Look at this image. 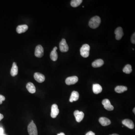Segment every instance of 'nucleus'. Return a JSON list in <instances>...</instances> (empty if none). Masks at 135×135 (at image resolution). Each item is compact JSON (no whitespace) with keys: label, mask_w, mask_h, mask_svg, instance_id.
I'll use <instances>...</instances> for the list:
<instances>
[{"label":"nucleus","mask_w":135,"mask_h":135,"mask_svg":"<svg viewBox=\"0 0 135 135\" xmlns=\"http://www.w3.org/2000/svg\"><path fill=\"white\" fill-rule=\"evenodd\" d=\"M101 22V20L100 17L95 16L93 17L90 20L89 25L91 28L95 29L99 27Z\"/></svg>","instance_id":"obj_1"},{"label":"nucleus","mask_w":135,"mask_h":135,"mask_svg":"<svg viewBox=\"0 0 135 135\" xmlns=\"http://www.w3.org/2000/svg\"><path fill=\"white\" fill-rule=\"evenodd\" d=\"M90 50V46L88 44H84L80 50L81 55L83 57H88L89 56Z\"/></svg>","instance_id":"obj_2"},{"label":"nucleus","mask_w":135,"mask_h":135,"mask_svg":"<svg viewBox=\"0 0 135 135\" xmlns=\"http://www.w3.org/2000/svg\"><path fill=\"white\" fill-rule=\"evenodd\" d=\"M28 130L29 135H38L37 127L33 120L29 124Z\"/></svg>","instance_id":"obj_3"},{"label":"nucleus","mask_w":135,"mask_h":135,"mask_svg":"<svg viewBox=\"0 0 135 135\" xmlns=\"http://www.w3.org/2000/svg\"><path fill=\"white\" fill-rule=\"evenodd\" d=\"M60 50L62 52H66L68 51L69 47L66 40L62 39L59 44Z\"/></svg>","instance_id":"obj_4"},{"label":"nucleus","mask_w":135,"mask_h":135,"mask_svg":"<svg viewBox=\"0 0 135 135\" xmlns=\"http://www.w3.org/2000/svg\"><path fill=\"white\" fill-rule=\"evenodd\" d=\"M35 55L38 57H41L44 55V48L42 45H39L36 47Z\"/></svg>","instance_id":"obj_5"},{"label":"nucleus","mask_w":135,"mask_h":135,"mask_svg":"<svg viewBox=\"0 0 135 135\" xmlns=\"http://www.w3.org/2000/svg\"><path fill=\"white\" fill-rule=\"evenodd\" d=\"M102 104L104 108L108 111H112L114 109V107L112 105L110 101L108 99H105L102 101Z\"/></svg>","instance_id":"obj_6"},{"label":"nucleus","mask_w":135,"mask_h":135,"mask_svg":"<svg viewBox=\"0 0 135 135\" xmlns=\"http://www.w3.org/2000/svg\"><path fill=\"white\" fill-rule=\"evenodd\" d=\"M58 106L56 104H53L52 105L51 108V116L52 118H55L58 115L59 113Z\"/></svg>","instance_id":"obj_7"},{"label":"nucleus","mask_w":135,"mask_h":135,"mask_svg":"<svg viewBox=\"0 0 135 135\" xmlns=\"http://www.w3.org/2000/svg\"><path fill=\"white\" fill-rule=\"evenodd\" d=\"M78 77H77L74 76L69 77H68L65 80V83L66 84L68 85H72L75 84L77 83L78 81Z\"/></svg>","instance_id":"obj_8"},{"label":"nucleus","mask_w":135,"mask_h":135,"mask_svg":"<svg viewBox=\"0 0 135 135\" xmlns=\"http://www.w3.org/2000/svg\"><path fill=\"white\" fill-rule=\"evenodd\" d=\"M74 114L76 120L78 122H80L81 121H82L84 117V114L83 112H80L77 110L74 112Z\"/></svg>","instance_id":"obj_9"},{"label":"nucleus","mask_w":135,"mask_h":135,"mask_svg":"<svg viewBox=\"0 0 135 135\" xmlns=\"http://www.w3.org/2000/svg\"><path fill=\"white\" fill-rule=\"evenodd\" d=\"M116 35V39L117 40H120L124 35L122 28L121 27H118L117 28L115 32Z\"/></svg>","instance_id":"obj_10"},{"label":"nucleus","mask_w":135,"mask_h":135,"mask_svg":"<svg viewBox=\"0 0 135 135\" xmlns=\"http://www.w3.org/2000/svg\"><path fill=\"white\" fill-rule=\"evenodd\" d=\"M34 78L35 80L39 83H43L45 80L44 76L39 72H36L34 74Z\"/></svg>","instance_id":"obj_11"},{"label":"nucleus","mask_w":135,"mask_h":135,"mask_svg":"<svg viewBox=\"0 0 135 135\" xmlns=\"http://www.w3.org/2000/svg\"><path fill=\"white\" fill-rule=\"evenodd\" d=\"M122 123L125 126H126L129 129H132L134 127V123L129 119H125L122 122Z\"/></svg>","instance_id":"obj_12"},{"label":"nucleus","mask_w":135,"mask_h":135,"mask_svg":"<svg viewBox=\"0 0 135 135\" xmlns=\"http://www.w3.org/2000/svg\"><path fill=\"white\" fill-rule=\"evenodd\" d=\"M28 29V26L26 24L18 26L16 28L17 32L19 34L24 33Z\"/></svg>","instance_id":"obj_13"},{"label":"nucleus","mask_w":135,"mask_h":135,"mask_svg":"<svg viewBox=\"0 0 135 135\" xmlns=\"http://www.w3.org/2000/svg\"><path fill=\"white\" fill-rule=\"evenodd\" d=\"M99 122L103 126H107L111 124V122L110 119L105 117H101L99 120Z\"/></svg>","instance_id":"obj_14"},{"label":"nucleus","mask_w":135,"mask_h":135,"mask_svg":"<svg viewBox=\"0 0 135 135\" xmlns=\"http://www.w3.org/2000/svg\"><path fill=\"white\" fill-rule=\"evenodd\" d=\"M18 73V67L16 62H14L13 64L12 67L11 69L10 74L13 77H15Z\"/></svg>","instance_id":"obj_15"},{"label":"nucleus","mask_w":135,"mask_h":135,"mask_svg":"<svg viewBox=\"0 0 135 135\" xmlns=\"http://www.w3.org/2000/svg\"><path fill=\"white\" fill-rule=\"evenodd\" d=\"M57 49V48L56 47H55L50 53V58L53 61H56L58 58V54L56 52Z\"/></svg>","instance_id":"obj_16"},{"label":"nucleus","mask_w":135,"mask_h":135,"mask_svg":"<svg viewBox=\"0 0 135 135\" xmlns=\"http://www.w3.org/2000/svg\"><path fill=\"white\" fill-rule=\"evenodd\" d=\"M79 97V93L77 92L74 91L72 92L71 95L69 99V101L71 103H72L74 101H77L78 100Z\"/></svg>","instance_id":"obj_17"},{"label":"nucleus","mask_w":135,"mask_h":135,"mask_svg":"<svg viewBox=\"0 0 135 135\" xmlns=\"http://www.w3.org/2000/svg\"><path fill=\"white\" fill-rule=\"evenodd\" d=\"M26 88L30 93H34L36 92L35 87L31 82H29L27 84Z\"/></svg>","instance_id":"obj_18"},{"label":"nucleus","mask_w":135,"mask_h":135,"mask_svg":"<svg viewBox=\"0 0 135 135\" xmlns=\"http://www.w3.org/2000/svg\"><path fill=\"white\" fill-rule=\"evenodd\" d=\"M103 89L102 87L98 84H95L93 85V91L94 93L98 94L102 92Z\"/></svg>","instance_id":"obj_19"},{"label":"nucleus","mask_w":135,"mask_h":135,"mask_svg":"<svg viewBox=\"0 0 135 135\" xmlns=\"http://www.w3.org/2000/svg\"><path fill=\"white\" fill-rule=\"evenodd\" d=\"M104 62L101 59H99L93 62L92 63V66L94 68H98L103 66Z\"/></svg>","instance_id":"obj_20"},{"label":"nucleus","mask_w":135,"mask_h":135,"mask_svg":"<svg viewBox=\"0 0 135 135\" xmlns=\"http://www.w3.org/2000/svg\"><path fill=\"white\" fill-rule=\"evenodd\" d=\"M128 88L126 86H118L116 87L115 91L117 93H122L127 90Z\"/></svg>","instance_id":"obj_21"},{"label":"nucleus","mask_w":135,"mask_h":135,"mask_svg":"<svg viewBox=\"0 0 135 135\" xmlns=\"http://www.w3.org/2000/svg\"><path fill=\"white\" fill-rule=\"evenodd\" d=\"M83 1L82 0H73L71 2V6L72 7H77L80 5L82 3Z\"/></svg>","instance_id":"obj_22"},{"label":"nucleus","mask_w":135,"mask_h":135,"mask_svg":"<svg viewBox=\"0 0 135 135\" xmlns=\"http://www.w3.org/2000/svg\"><path fill=\"white\" fill-rule=\"evenodd\" d=\"M123 72L127 74H130L132 71V67L130 65L127 64L123 69Z\"/></svg>","instance_id":"obj_23"},{"label":"nucleus","mask_w":135,"mask_h":135,"mask_svg":"<svg viewBox=\"0 0 135 135\" xmlns=\"http://www.w3.org/2000/svg\"><path fill=\"white\" fill-rule=\"evenodd\" d=\"M5 96L2 95H0V105L2 103V102L5 100Z\"/></svg>","instance_id":"obj_24"},{"label":"nucleus","mask_w":135,"mask_h":135,"mask_svg":"<svg viewBox=\"0 0 135 135\" xmlns=\"http://www.w3.org/2000/svg\"><path fill=\"white\" fill-rule=\"evenodd\" d=\"M131 41L132 43L135 44V33H134L131 38Z\"/></svg>","instance_id":"obj_25"},{"label":"nucleus","mask_w":135,"mask_h":135,"mask_svg":"<svg viewBox=\"0 0 135 135\" xmlns=\"http://www.w3.org/2000/svg\"><path fill=\"white\" fill-rule=\"evenodd\" d=\"M86 135H95V134L94 132L91 131L88 132V133H86Z\"/></svg>","instance_id":"obj_26"},{"label":"nucleus","mask_w":135,"mask_h":135,"mask_svg":"<svg viewBox=\"0 0 135 135\" xmlns=\"http://www.w3.org/2000/svg\"><path fill=\"white\" fill-rule=\"evenodd\" d=\"M4 133V129L3 128H0V135L3 134Z\"/></svg>","instance_id":"obj_27"},{"label":"nucleus","mask_w":135,"mask_h":135,"mask_svg":"<svg viewBox=\"0 0 135 135\" xmlns=\"http://www.w3.org/2000/svg\"><path fill=\"white\" fill-rule=\"evenodd\" d=\"M4 116L3 115L0 113V121L2 120L4 118Z\"/></svg>","instance_id":"obj_28"},{"label":"nucleus","mask_w":135,"mask_h":135,"mask_svg":"<svg viewBox=\"0 0 135 135\" xmlns=\"http://www.w3.org/2000/svg\"><path fill=\"white\" fill-rule=\"evenodd\" d=\"M57 135H65V134L64 133H63V132H61V133H60V134H57Z\"/></svg>","instance_id":"obj_29"},{"label":"nucleus","mask_w":135,"mask_h":135,"mask_svg":"<svg viewBox=\"0 0 135 135\" xmlns=\"http://www.w3.org/2000/svg\"><path fill=\"white\" fill-rule=\"evenodd\" d=\"M135 108H134V109H133V112L134 113V114H135Z\"/></svg>","instance_id":"obj_30"},{"label":"nucleus","mask_w":135,"mask_h":135,"mask_svg":"<svg viewBox=\"0 0 135 135\" xmlns=\"http://www.w3.org/2000/svg\"><path fill=\"white\" fill-rule=\"evenodd\" d=\"M110 135H119L117 134H113Z\"/></svg>","instance_id":"obj_31"},{"label":"nucleus","mask_w":135,"mask_h":135,"mask_svg":"<svg viewBox=\"0 0 135 135\" xmlns=\"http://www.w3.org/2000/svg\"><path fill=\"white\" fill-rule=\"evenodd\" d=\"M2 135H5L4 134H2Z\"/></svg>","instance_id":"obj_32"}]
</instances>
